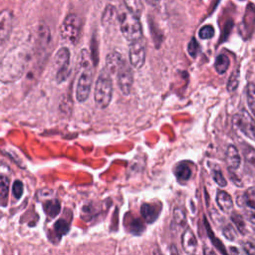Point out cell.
Wrapping results in <instances>:
<instances>
[{"instance_id": "6da1fadb", "label": "cell", "mask_w": 255, "mask_h": 255, "mask_svg": "<svg viewBox=\"0 0 255 255\" xmlns=\"http://www.w3.org/2000/svg\"><path fill=\"white\" fill-rule=\"evenodd\" d=\"M79 69L80 74L76 86V98L78 102H85L91 92L93 83V67L91 63V56L87 49H83L79 55Z\"/></svg>"}, {"instance_id": "7a4b0ae2", "label": "cell", "mask_w": 255, "mask_h": 255, "mask_svg": "<svg viewBox=\"0 0 255 255\" xmlns=\"http://www.w3.org/2000/svg\"><path fill=\"white\" fill-rule=\"evenodd\" d=\"M26 56L22 53L7 55L1 63L0 78L3 83H12L18 80L24 73L26 67Z\"/></svg>"}, {"instance_id": "3957f363", "label": "cell", "mask_w": 255, "mask_h": 255, "mask_svg": "<svg viewBox=\"0 0 255 255\" xmlns=\"http://www.w3.org/2000/svg\"><path fill=\"white\" fill-rule=\"evenodd\" d=\"M119 22L123 36L128 42H134L142 39L141 24L138 16L129 12L126 7L119 11Z\"/></svg>"}, {"instance_id": "277c9868", "label": "cell", "mask_w": 255, "mask_h": 255, "mask_svg": "<svg viewBox=\"0 0 255 255\" xmlns=\"http://www.w3.org/2000/svg\"><path fill=\"white\" fill-rule=\"evenodd\" d=\"M113 97V83L110 72L105 69L102 70L97 78L95 91H94V99L96 106L100 109L107 108Z\"/></svg>"}, {"instance_id": "5b68a950", "label": "cell", "mask_w": 255, "mask_h": 255, "mask_svg": "<svg viewBox=\"0 0 255 255\" xmlns=\"http://www.w3.org/2000/svg\"><path fill=\"white\" fill-rule=\"evenodd\" d=\"M81 32V21L77 14L67 15L61 25V38L69 44H77Z\"/></svg>"}, {"instance_id": "8992f818", "label": "cell", "mask_w": 255, "mask_h": 255, "mask_svg": "<svg viewBox=\"0 0 255 255\" xmlns=\"http://www.w3.org/2000/svg\"><path fill=\"white\" fill-rule=\"evenodd\" d=\"M54 65L56 68L57 83L64 82L70 75V51L66 47L60 48L54 58Z\"/></svg>"}, {"instance_id": "52a82bcc", "label": "cell", "mask_w": 255, "mask_h": 255, "mask_svg": "<svg viewBox=\"0 0 255 255\" xmlns=\"http://www.w3.org/2000/svg\"><path fill=\"white\" fill-rule=\"evenodd\" d=\"M128 59L134 69H140L145 61V47L142 39L130 42L128 49Z\"/></svg>"}, {"instance_id": "ba28073f", "label": "cell", "mask_w": 255, "mask_h": 255, "mask_svg": "<svg viewBox=\"0 0 255 255\" xmlns=\"http://www.w3.org/2000/svg\"><path fill=\"white\" fill-rule=\"evenodd\" d=\"M233 123L245 135L255 140V121L245 111L235 115Z\"/></svg>"}, {"instance_id": "9c48e42d", "label": "cell", "mask_w": 255, "mask_h": 255, "mask_svg": "<svg viewBox=\"0 0 255 255\" xmlns=\"http://www.w3.org/2000/svg\"><path fill=\"white\" fill-rule=\"evenodd\" d=\"M117 77H118V85L122 93L125 95H128L131 91V87L133 83V76H132L131 69L127 64H125L117 73Z\"/></svg>"}, {"instance_id": "30bf717a", "label": "cell", "mask_w": 255, "mask_h": 255, "mask_svg": "<svg viewBox=\"0 0 255 255\" xmlns=\"http://www.w3.org/2000/svg\"><path fill=\"white\" fill-rule=\"evenodd\" d=\"M12 13L9 10H2L0 15V41L1 45L8 40L12 30Z\"/></svg>"}, {"instance_id": "8fae6325", "label": "cell", "mask_w": 255, "mask_h": 255, "mask_svg": "<svg viewBox=\"0 0 255 255\" xmlns=\"http://www.w3.org/2000/svg\"><path fill=\"white\" fill-rule=\"evenodd\" d=\"M125 64L126 61L123 55L117 51L109 53L106 58V69L110 72V74H117Z\"/></svg>"}, {"instance_id": "7c38bea8", "label": "cell", "mask_w": 255, "mask_h": 255, "mask_svg": "<svg viewBox=\"0 0 255 255\" xmlns=\"http://www.w3.org/2000/svg\"><path fill=\"white\" fill-rule=\"evenodd\" d=\"M182 247L186 253H194L197 248V241L194 233L190 229L184 230L182 234Z\"/></svg>"}, {"instance_id": "4fadbf2b", "label": "cell", "mask_w": 255, "mask_h": 255, "mask_svg": "<svg viewBox=\"0 0 255 255\" xmlns=\"http://www.w3.org/2000/svg\"><path fill=\"white\" fill-rule=\"evenodd\" d=\"M159 212H160V208H158L157 206H155L153 204L144 203L140 207V213H141L143 219L147 223L154 222L157 219Z\"/></svg>"}, {"instance_id": "5bb4252c", "label": "cell", "mask_w": 255, "mask_h": 255, "mask_svg": "<svg viewBox=\"0 0 255 255\" xmlns=\"http://www.w3.org/2000/svg\"><path fill=\"white\" fill-rule=\"evenodd\" d=\"M226 163L229 168L237 169L241 163L239 151L234 145H229L226 150Z\"/></svg>"}, {"instance_id": "9a60e30c", "label": "cell", "mask_w": 255, "mask_h": 255, "mask_svg": "<svg viewBox=\"0 0 255 255\" xmlns=\"http://www.w3.org/2000/svg\"><path fill=\"white\" fill-rule=\"evenodd\" d=\"M216 202H217L219 208L224 212H229L233 208V201H232L231 196L223 190H219L217 192Z\"/></svg>"}, {"instance_id": "2e32d148", "label": "cell", "mask_w": 255, "mask_h": 255, "mask_svg": "<svg viewBox=\"0 0 255 255\" xmlns=\"http://www.w3.org/2000/svg\"><path fill=\"white\" fill-rule=\"evenodd\" d=\"M119 19V11L114 5H107L102 16V24L105 26H110L115 23V21Z\"/></svg>"}, {"instance_id": "e0dca14e", "label": "cell", "mask_w": 255, "mask_h": 255, "mask_svg": "<svg viewBox=\"0 0 255 255\" xmlns=\"http://www.w3.org/2000/svg\"><path fill=\"white\" fill-rule=\"evenodd\" d=\"M43 208L49 217L54 218L59 214L61 210V204L57 199H52V200L46 201L43 205Z\"/></svg>"}, {"instance_id": "ac0fdd59", "label": "cell", "mask_w": 255, "mask_h": 255, "mask_svg": "<svg viewBox=\"0 0 255 255\" xmlns=\"http://www.w3.org/2000/svg\"><path fill=\"white\" fill-rule=\"evenodd\" d=\"M174 173L179 181H186L191 176V169L185 163H180L175 167Z\"/></svg>"}, {"instance_id": "d6986e66", "label": "cell", "mask_w": 255, "mask_h": 255, "mask_svg": "<svg viewBox=\"0 0 255 255\" xmlns=\"http://www.w3.org/2000/svg\"><path fill=\"white\" fill-rule=\"evenodd\" d=\"M214 67H215V70L218 74H220V75L224 74L227 71L228 67H229V58L224 54L218 55L216 60H215Z\"/></svg>"}, {"instance_id": "ffe728a7", "label": "cell", "mask_w": 255, "mask_h": 255, "mask_svg": "<svg viewBox=\"0 0 255 255\" xmlns=\"http://www.w3.org/2000/svg\"><path fill=\"white\" fill-rule=\"evenodd\" d=\"M123 1L125 4V7L129 12H131L132 14H134L136 16L140 15L142 8H143L142 0H123Z\"/></svg>"}, {"instance_id": "44dd1931", "label": "cell", "mask_w": 255, "mask_h": 255, "mask_svg": "<svg viewBox=\"0 0 255 255\" xmlns=\"http://www.w3.org/2000/svg\"><path fill=\"white\" fill-rule=\"evenodd\" d=\"M8 188H9V179L2 174L1 180H0V199H1V205L3 207L6 206L8 201Z\"/></svg>"}, {"instance_id": "7402d4cb", "label": "cell", "mask_w": 255, "mask_h": 255, "mask_svg": "<svg viewBox=\"0 0 255 255\" xmlns=\"http://www.w3.org/2000/svg\"><path fill=\"white\" fill-rule=\"evenodd\" d=\"M247 104L251 113L255 116V84H248L246 89Z\"/></svg>"}, {"instance_id": "603a6c76", "label": "cell", "mask_w": 255, "mask_h": 255, "mask_svg": "<svg viewBox=\"0 0 255 255\" xmlns=\"http://www.w3.org/2000/svg\"><path fill=\"white\" fill-rule=\"evenodd\" d=\"M173 224L179 228H183L186 225L185 214L180 208H175L173 211Z\"/></svg>"}, {"instance_id": "cb8c5ba5", "label": "cell", "mask_w": 255, "mask_h": 255, "mask_svg": "<svg viewBox=\"0 0 255 255\" xmlns=\"http://www.w3.org/2000/svg\"><path fill=\"white\" fill-rule=\"evenodd\" d=\"M54 228H55L56 233H58L60 236H62V235H65L68 233L70 227H69V224L64 219H59L56 221Z\"/></svg>"}, {"instance_id": "d4e9b609", "label": "cell", "mask_w": 255, "mask_h": 255, "mask_svg": "<svg viewBox=\"0 0 255 255\" xmlns=\"http://www.w3.org/2000/svg\"><path fill=\"white\" fill-rule=\"evenodd\" d=\"M231 220L233 221V223L235 224L237 230L240 232V233H245L246 231V227H245V223L243 221V218L241 215H239L238 213H233L231 215Z\"/></svg>"}, {"instance_id": "484cf974", "label": "cell", "mask_w": 255, "mask_h": 255, "mask_svg": "<svg viewBox=\"0 0 255 255\" xmlns=\"http://www.w3.org/2000/svg\"><path fill=\"white\" fill-rule=\"evenodd\" d=\"M238 83H239V71L236 70L232 73V75L230 76L229 80H228V83H227V90L229 92H233L236 90L237 86H238Z\"/></svg>"}, {"instance_id": "4316f807", "label": "cell", "mask_w": 255, "mask_h": 255, "mask_svg": "<svg viewBox=\"0 0 255 255\" xmlns=\"http://www.w3.org/2000/svg\"><path fill=\"white\" fill-rule=\"evenodd\" d=\"M244 198L245 205L255 208V186H252L247 189V191L244 194Z\"/></svg>"}, {"instance_id": "83f0119b", "label": "cell", "mask_w": 255, "mask_h": 255, "mask_svg": "<svg viewBox=\"0 0 255 255\" xmlns=\"http://www.w3.org/2000/svg\"><path fill=\"white\" fill-rule=\"evenodd\" d=\"M198 35L201 39H211L214 36V28L211 25H205L200 28Z\"/></svg>"}, {"instance_id": "f1b7e54d", "label": "cell", "mask_w": 255, "mask_h": 255, "mask_svg": "<svg viewBox=\"0 0 255 255\" xmlns=\"http://www.w3.org/2000/svg\"><path fill=\"white\" fill-rule=\"evenodd\" d=\"M187 52L188 54L192 57L195 58L199 52V44L197 43V41L195 40V38H192L187 46Z\"/></svg>"}, {"instance_id": "f546056e", "label": "cell", "mask_w": 255, "mask_h": 255, "mask_svg": "<svg viewBox=\"0 0 255 255\" xmlns=\"http://www.w3.org/2000/svg\"><path fill=\"white\" fill-rule=\"evenodd\" d=\"M212 175H213V179H214V181H215L219 186H221V187L226 186L227 181H226V179L224 178V176H223L222 172H221L219 169H213V171H212Z\"/></svg>"}, {"instance_id": "4dcf8cb0", "label": "cell", "mask_w": 255, "mask_h": 255, "mask_svg": "<svg viewBox=\"0 0 255 255\" xmlns=\"http://www.w3.org/2000/svg\"><path fill=\"white\" fill-rule=\"evenodd\" d=\"M12 191H13V196L16 199H20L22 194H23V183H22V181L15 180L14 183H13Z\"/></svg>"}, {"instance_id": "1f68e13d", "label": "cell", "mask_w": 255, "mask_h": 255, "mask_svg": "<svg viewBox=\"0 0 255 255\" xmlns=\"http://www.w3.org/2000/svg\"><path fill=\"white\" fill-rule=\"evenodd\" d=\"M222 232H223V235H224L228 240L233 241V240L236 238V233H235L233 227H232L231 225H229V224H227V225H225V226L223 227Z\"/></svg>"}, {"instance_id": "d6a6232c", "label": "cell", "mask_w": 255, "mask_h": 255, "mask_svg": "<svg viewBox=\"0 0 255 255\" xmlns=\"http://www.w3.org/2000/svg\"><path fill=\"white\" fill-rule=\"evenodd\" d=\"M205 226H206V228L208 229V234H209V236H210V238H211V241L213 242V244L220 250V252H222V253H226V251H225V249L223 248L224 246L222 245V243L220 242V241H218V240H216L217 238L216 237H214L213 236V234H212V232H211V230H210V228H209V225L207 224V222H205Z\"/></svg>"}, {"instance_id": "836d02e7", "label": "cell", "mask_w": 255, "mask_h": 255, "mask_svg": "<svg viewBox=\"0 0 255 255\" xmlns=\"http://www.w3.org/2000/svg\"><path fill=\"white\" fill-rule=\"evenodd\" d=\"M246 214H247L248 220L255 224V208H254V207H250V208L246 211Z\"/></svg>"}, {"instance_id": "e575fe53", "label": "cell", "mask_w": 255, "mask_h": 255, "mask_svg": "<svg viewBox=\"0 0 255 255\" xmlns=\"http://www.w3.org/2000/svg\"><path fill=\"white\" fill-rule=\"evenodd\" d=\"M243 249H244V251L246 253H255V246L252 243H250V242L245 243Z\"/></svg>"}, {"instance_id": "d590c367", "label": "cell", "mask_w": 255, "mask_h": 255, "mask_svg": "<svg viewBox=\"0 0 255 255\" xmlns=\"http://www.w3.org/2000/svg\"><path fill=\"white\" fill-rule=\"evenodd\" d=\"M246 157H247V160H248V161L254 163V162H255V150L252 149V148H250L249 151H248L247 154H246Z\"/></svg>"}, {"instance_id": "8d00e7d4", "label": "cell", "mask_w": 255, "mask_h": 255, "mask_svg": "<svg viewBox=\"0 0 255 255\" xmlns=\"http://www.w3.org/2000/svg\"><path fill=\"white\" fill-rule=\"evenodd\" d=\"M145 2L152 8H159L161 4V0H145Z\"/></svg>"}, {"instance_id": "74e56055", "label": "cell", "mask_w": 255, "mask_h": 255, "mask_svg": "<svg viewBox=\"0 0 255 255\" xmlns=\"http://www.w3.org/2000/svg\"><path fill=\"white\" fill-rule=\"evenodd\" d=\"M230 250H231V252H232V253H239V252H238V250L234 249L233 247H231V249H230Z\"/></svg>"}]
</instances>
